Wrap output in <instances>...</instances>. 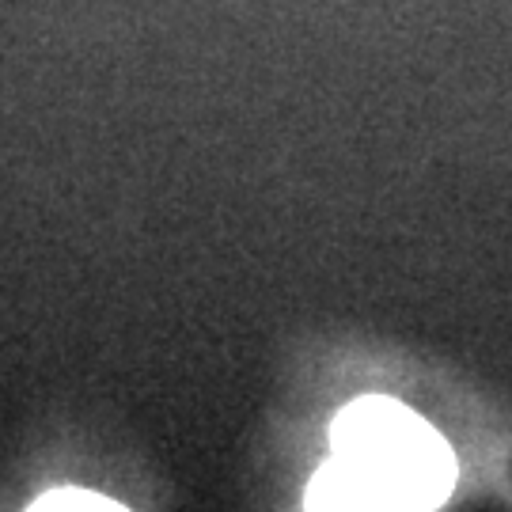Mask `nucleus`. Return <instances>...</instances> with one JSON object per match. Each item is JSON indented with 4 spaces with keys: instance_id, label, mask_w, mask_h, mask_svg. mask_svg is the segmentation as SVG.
Wrapping results in <instances>:
<instances>
[{
    "instance_id": "obj_1",
    "label": "nucleus",
    "mask_w": 512,
    "mask_h": 512,
    "mask_svg": "<svg viewBox=\"0 0 512 512\" xmlns=\"http://www.w3.org/2000/svg\"><path fill=\"white\" fill-rule=\"evenodd\" d=\"M456 486V456L433 425L395 399L368 395L330 425V459L308 486V509L421 512Z\"/></svg>"
},
{
    "instance_id": "obj_2",
    "label": "nucleus",
    "mask_w": 512,
    "mask_h": 512,
    "mask_svg": "<svg viewBox=\"0 0 512 512\" xmlns=\"http://www.w3.org/2000/svg\"><path fill=\"white\" fill-rule=\"evenodd\" d=\"M31 512H122V505L92 490H50L31 505Z\"/></svg>"
}]
</instances>
